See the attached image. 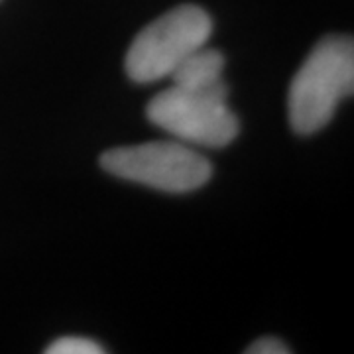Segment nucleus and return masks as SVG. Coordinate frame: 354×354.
I'll list each match as a JSON object with an SVG mask.
<instances>
[{"instance_id":"obj_6","label":"nucleus","mask_w":354,"mask_h":354,"mask_svg":"<svg viewBox=\"0 0 354 354\" xmlns=\"http://www.w3.org/2000/svg\"><path fill=\"white\" fill-rule=\"evenodd\" d=\"M48 354H102V348L99 342L85 339V337H62L55 342H51L46 348Z\"/></svg>"},{"instance_id":"obj_5","label":"nucleus","mask_w":354,"mask_h":354,"mask_svg":"<svg viewBox=\"0 0 354 354\" xmlns=\"http://www.w3.org/2000/svg\"><path fill=\"white\" fill-rule=\"evenodd\" d=\"M223 69H225V57L215 48H207V44L193 50L171 71V85L187 91H205V88L216 87L223 83Z\"/></svg>"},{"instance_id":"obj_7","label":"nucleus","mask_w":354,"mask_h":354,"mask_svg":"<svg viewBox=\"0 0 354 354\" xmlns=\"http://www.w3.org/2000/svg\"><path fill=\"white\" fill-rule=\"evenodd\" d=\"M246 354H290L291 351L288 348L286 342H281L279 339L274 337H262L258 341H254L246 351Z\"/></svg>"},{"instance_id":"obj_2","label":"nucleus","mask_w":354,"mask_h":354,"mask_svg":"<svg viewBox=\"0 0 354 354\" xmlns=\"http://www.w3.org/2000/svg\"><path fill=\"white\" fill-rule=\"evenodd\" d=\"M228 93L225 81L205 91L171 85L148 102L146 116L153 127L162 128L179 142L225 148L241 132L239 118L228 106Z\"/></svg>"},{"instance_id":"obj_1","label":"nucleus","mask_w":354,"mask_h":354,"mask_svg":"<svg viewBox=\"0 0 354 354\" xmlns=\"http://www.w3.org/2000/svg\"><path fill=\"white\" fill-rule=\"evenodd\" d=\"M354 91V44L351 36L323 38L295 73L288 114L295 134L311 136L330 122L339 102Z\"/></svg>"},{"instance_id":"obj_3","label":"nucleus","mask_w":354,"mask_h":354,"mask_svg":"<svg viewBox=\"0 0 354 354\" xmlns=\"http://www.w3.org/2000/svg\"><path fill=\"white\" fill-rule=\"evenodd\" d=\"M101 167L114 177L165 193L199 189L213 176V165L205 156L174 140L113 148L101 156Z\"/></svg>"},{"instance_id":"obj_4","label":"nucleus","mask_w":354,"mask_h":354,"mask_svg":"<svg viewBox=\"0 0 354 354\" xmlns=\"http://www.w3.org/2000/svg\"><path fill=\"white\" fill-rule=\"evenodd\" d=\"M213 20L195 4H183L148 24L134 38L124 71L134 83H156L171 75L191 51L207 44Z\"/></svg>"}]
</instances>
